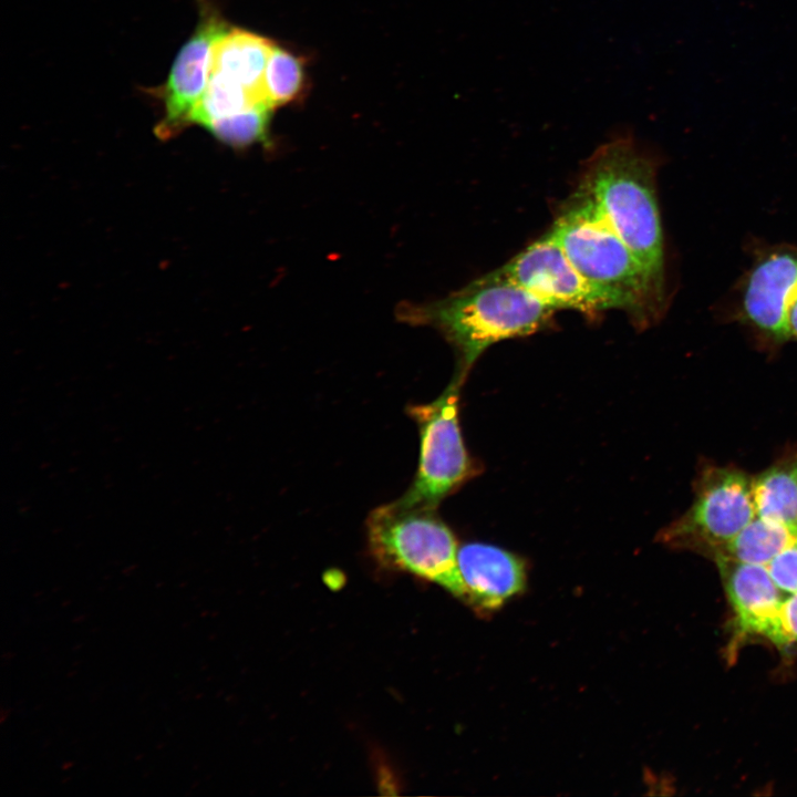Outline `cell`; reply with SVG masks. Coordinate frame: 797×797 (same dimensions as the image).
I'll list each match as a JSON object with an SVG mask.
<instances>
[{"instance_id": "cell-1", "label": "cell", "mask_w": 797, "mask_h": 797, "mask_svg": "<svg viewBox=\"0 0 797 797\" xmlns=\"http://www.w3.org/2000/svg\"><path fill=\"white\" fill-rule=\"evenodd\" d=\"M555 310L494 271L447 297L425 303H401L400 321L432 327L453 346L456 374L466 377L480 354L501 340L547 327Z\"/></svg>"}, {"instance_id": "cell-2", "label": "cell", "mask_w": 797, "mask_h": 797, "mask_svg": "<svg viewBox=\"0 0 797 797\" xmlns=\"http://www.w3.org/2000/svg\"><path fill=\"white\" fill-rule=\"evenodd\" d=\"M578 190L665 287L655 166L638 143L625 136L601 145L589 158Z\"/></svg>"}, {"instance_id": "cell-3", "label": "cell", "mask_w": 797, "mask_h": 797, "mask_svg": "<svg viewBox=\"0 0 797 797\" xmlns=\"http://www.w3.org/2000/svg\"><path fill=\"white\" fill-rule=\"evenodd\" d=\"M549 232L580 275L636 325L646 327L662 315L665 287L652 277L581 192L576 193Z\"/></svg>"}, {"instance_id": "cell-4", "label": "cell", "mask_w": 797, "mask_h": 797, "mask_svg": "<svg viewBox=\"0 0 797 797\" xmlns=\"http://www.w3.org/2000/svg\"><path fill=\"white\" fill-rule=\"evenodd\" d=\"M366 529L370 550L381 566L435 582L464 600L457 541L435 510L394 500L370 514Z\"/></svg>"}, {"instance_id": "cell-5", "label": "cell", "mask_w": 797, "mask_h": 797, "mask_svg": "<svg viewBox=\"0 0 797 797\" xmlns=\"http://www.w3.org/2000/svg\"><path fill=\"white\" fill-rule=\"evenodd\" d=\"M465 379L456 374L434 401L408 408L421 438L416 476L396 501L405 507L435 510L439 503L474 476L458 418L459 387Z\"/></svg>"}, {"instance_id": "cell-6", "label": "cell", "mask_w": 797, "mask_h": 797, "mask_svg": "<svg viewBox=\"0 0 797 797\" xmlns=\"http://www.w3.org/2000/svg\"><path fill=\"white\" fill-rule=\"evenodd\" d=\"M756 516L752 479L734 467L708 466L696 479L690 508L658 539L713 558Z\"/></svg>"}, {"instance_id": "cell-7", "label": "cell", "mask_w": 797, "mask_h": 797, "mask_svg": "<svg viewBox=\"0 0 797 797\" xmlns=\"http://www.w3.org/2000/svg\"><path fill=\"white\" fill-rule=\"evenodd\" d=\"M494 272L555 311L573 310L594 315L617 309L605 293L580 275L549 231Z\"/></svg>"}, {"instance_id": "cell-8", "label": "cell", "mask_w": 797, "mask_h": 797, "mask_svg": "<svg viewBox=\"0 0 797 797\" xmlns=\"http://www.w3.org/2000/svg\"><path fill=\"white\" fill-rule=\"evenodd\" d=\"M200 12L194 33L179 50L168 79L159 90L165 106L164 117L158 125L161 135H169L188 124L190 112L208 83L214 45L228 30L204 1Z\"/></svg>"}, {"instance_id": "cell-9", "label": "cell", "mask_w": 797, "mask_h": 797, "mask_svg": "<svg viewBox=\"0 0 797 797\" xmlns=\"http://www.w3.org/2000/svg\"><path fill=\"white\" fill-rule=\"evenodd\" d=\"M797 293V249H779L760 259L746 280L743 317L766 339L789 340L786 315Z\"/></svg>"}, {"instance_id": "cell-10", "label": "cell", "mask_w": 797, "mask_h": 797, "mask_svg": "<svg viewBox=\"0 0 797 797\" xmlns=\"http://www.w3.org/2000/svg\"><path fill=\"white\" fill-rule=\"evenodd\" d=\"M739 633L769 636L785 598L764 565L714 558Z\"/></svg>"}, {"instance_id": "cell-11", "label": "cell", "mask_w": 797, "mask_h": 797, "mask_svg": "<svg viewBox=\"0 0 797 797\" xmlns=\"http://www.w3.org/2000/svg\"><path fill=\"white\" fill-rule=\"evenodd\" d=\"M458 570L464 600L482 611H491L524 590L526 567L516 555L494 545L469 542L458 548Z\"/></svg>"}, {"instance_id": "cell-12", "label": "cell", "mask_w": 797, "mask_h": 797, "mask_svg": "<svg viewBox=\"0 0 797 797\" xmlns=\"http://www.w3.org/2000/svg\"><path fill=\"white\" fill-rule=\"evenodd\" d=\"M272 46L266 38L240 29H228L214 45L210 71L237 81L266 102L262 81Z\"/></svg>"}, {"instance_id": "cell-13", "label": "cell", "mask_w": 797, "mask_h": 797, "mask_svg": "<svg viewBox=\"0 0 797 797\" xmlns=\"http://www.w3.org/2000/svg\"><path fill=\"white\" fill-rule=\"evenodd\" d=\"M757 516L797 528V452L752 479Z\"/></svg>"}, {"instance_id": "cell-14", "label": "cell", "mask_w": 797, "mask_h": 797, "mask_svg": "<svg viewBox=\"0 0 797 797\" xmlns=\"http://www.w3.org/2000/svg\"><path fill=\"white\" fill-rule=\"evenodd\" d=\"M797 540V528L756 516L713 558L767 566L779 552Z\"/></svg>"}, {"instance_id": "cell-15", "label": "cell", "mask_w": 797, "mask_h": 797, "mask_svg": "<svg viewBox=\"0 0 797 797\" xmlns=\"http://www.w3.org/2000/svg\"><path fill=\"white\" fill-rule=\"evenodd\" d=\"M259 104L267 103L237 81L220 72L210 71L207 86L190 112L188 124L206 128L217 120L238 114Z\"/></svg>"}, {"instance_id": "cell-16", "label": "cell", "mask_w": 797, "mask_h": 797, "mask_svg": "<svg viewBox=\"0 0 797 797\" xmlns=\"http://www.w3.org/2000/svg\"><path fill=\"white\" fill-rule=\"evenodd\" d=\"M302 83L300 59L273 44L262 81L266 102L272 108L289 103L299 94Z\"/></svg>"}, {"instance_id": "cell-17", "label": "cell", "mask_w": 797, "mask_h": 797, "mask_svg": "<svg viewBox=\"0 0 797 797\" xmlns=\"http://www.w3.org/2000/svg\"><path fill=\"white\" fill-rule=\"evenodd\" d=\"M273 108L259 104L238 114L215 121L206 127L217 139L234 147H246L268 141Z\"/></svg>"}, {"instance_id": "cell-18", "label": "cell", "mask_w": 797, "mask_h": 797, "mask_svg": "<svg viewBox=\"0 0 797 797\" xmlns=\"http://www.w3.org/2000/svg\"><path fill=\"white\" fill-rule=\"evenodd\" d=\"M768 640L778 648L797 644V591L785 598Z\"/></svg>"}, {"instance_id": "cell-19", "label": "cell", "mask_w": 797, "mask_h": 797, "mask_svg": "<svg viewBox=\"0 0 797 797\" xmlns=\"http://www.w3.org/2000/svg\"><path fill=\"white\" fill-rule=\"evenodd\" d=\"M777 587L787 594L797 591V540L766 566Z\"/></svg>"}, {"instance_id": "cell-20", "label": "cell", "mask_w": 797, "mask_h": 797, "mask_svg": "<svg viewBox=\"0 0 797 797\" xmlns=\"http://www.w3.org/2000/svg\"><path fill=\"white\" fill-rule=\"evenodd\" d=\"M786 325L789 339L797 340V293L788 306Z\"/></svg>"}]
</instances>
